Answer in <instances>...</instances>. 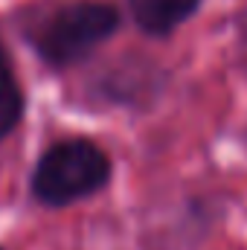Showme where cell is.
Returning <instances> with one entry per match:
<instances>
[{
  "mask_svg": "<svg viewBox=\"0 0 247 250\" xmlns=\"http://www.w3.org/2000/svg\"><path fill=\"white\" fill-rule=\"evenodd\" d=\"M117 23L120 15L108 3H70L35 29L32 47L50 67H70L111 38Z\"/></svg>",
  "mask_w": 247,
  "mask_h": 250,
  "instance_id": "7a4b0ae2",
  "label": "cell"
},
{
  "mask_svg": "<svg viewBox=\"0 0 247 250\" xmlns=\"http://www.w3.org/2000/svg\"><path fill=\"white\" fill-rule=\"evenodd\" d=\"M23 117V90L12 70V62L0 44V140H6Z\"/></svg>",
  "mask_w": 247,
  "mask_h": 250,
  "instance_id": "277c9868",
  "label": "cell"
},
{
  "mask_svg": "<svg viewBox=\"0 0 247 250\" xmlns=\"http://www.w3.org/2000/svg\"><path fill=\"white\" fill-rule=\"evenodd\" d=\"M111 160L108 154L82 137L62 140L44 151L32 172V192L47 207H67L87 198L108 184Z\"/></svg>",
  "mask_w": 247,
  "mask_h": 250,
  "instance_id": "6da1fadb",
  "label": "cell"
},
{
  "mask_svg": "<svg viewBox=\"0 0 247 250\" xmlns=\"http://www.w3.org/2000/svg\"><path fill=\"white\" fill-rule=\"evenodd\" d=\"M198 3L201 0H131V12H134V21L145 32L166 35L184 23L198 9Z\"/></svg>",
  "mask_w": 247,
  "mask_h": 250,
  "instance_id": "3957f363",
  "label": "cell"
}]
</instances>
